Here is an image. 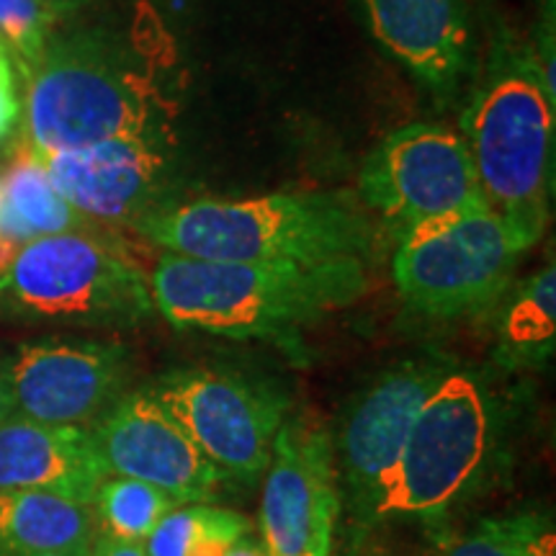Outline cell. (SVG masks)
<instances>
[{
  "mask_svg": "<svg viewBox=\"0 0 556 556\" xmlns=\"http://www.w3.org/2000/svg\"><path fill=\"white\" fill-rule=\"evenodd\" d=\"M163 253L261 266L368 261L377 227L348 191H278L165 204L135 227Z\"/></svg>",
  "mask_w": 556,
  "mask_h": 556,
  "instance_id": "1",
  "label": "cell"
},
{
  "mask_svg": "<svg viewBox=\"0 0 556 556\" xmlns=\"http://www.w3.org/2000/svg\"><path fill=\"white\" fill-rule=\"evenodd\" d=\"M458 131L490 212L533 248L552 217L556 93L541 78L531 45L495 34Z\"/></svg>",
  "mask_w": 556,
  "mask_h": 556,
  "instance_id": "2",
  "label": "cell"
},
{
  "mask_svg": "<svg viewBox=\"0 0 556 556\" xmlns=\"http://www.w3.org/2000/svg\"><path fill=\"white\" fill-rule=\"evenodd\" d=\"M150 278L152 304L173 328L235 340H287L368 287L364 261L261 266L163 253Z\"/></svg>",
  "mask_w": 556,
  "mask_h": 556,
  "instance_id": "3",
  "label": "cell"
},
{
  "mask_svg": "<svg viewBox=\"0 0 556 556\" xmlns=\"http://www.w3.org/2000/svg\"><path fill=\"white\" fill-rule=\"evenodd\" d=\"M163 129L165 99L155 67L119 34H67L29 67L24 142L39 157Z\"/></svg>",
  "mask_w": 556,
  "mask_h": 556,
  "instance_id": "4",
  "label": "cell"
},
{
  "mask_svg": "<svg viewBox=\"0 0 556 556\" xmlns=\"http://www.w3.org/2000/svg\"><path fill=\"white\" fill-rule=\"evenodd\" d=\"M495 448V409L475 374L451 368L417 413L364 523H438L475 490Z\"/></svg>",
  "mask_w": 556,
  "mask_h": 556,
  "instance_id": "5",
  "label": "cell"
},
{
  "mask_svg": "<svg viewBox=\"0 0 556 556\" xmlns=\"http://www.w3.org/2000/svg\"><path fill=\"white\" fill-rule=\"evenodd\" d=\"M152 312L150 278L90 229L26 242L0 276V315L75 325H137Z\"/></svg>",
  "mask_w": 556,
  "mask_h": 556,
  "instance_id": "6",
  "label": "cell"
},
{
  "mask_svg": "<svg viewBox=\"0 0 556 556\" xmlns=\"http://www.w3.org/2000/svg\"><path fill=\"white\" fill-rule=\"evenodd\" d=\"M526 250L495 212L477 208L402 232L392 278L402 302L417 315L469 317L505 296Z\"/></svg>",
  "mask_w": 556,
  "mask_h": 556,
  "instance_id": "7",
  "label": "cell"
},
{
  "mask_svg": "<svg viewBox=\"0 0 556 556\" xmlns=\"http://www.w3.org/2000/svg\"><path fill=\"white\" fill-rule=\"evenodd\" d=\"M358 201L397 229L490 208L462 131L415 122L381 139L358 173Z\"/></svg>",
  "mask_w": 556,
  "mask_h": 556,
  "instance_id": "8",
  "label": "cell"
},
{
  "mask_svg": "<svg viewBox=\"0 0 556 556\" xmlns=\"http://www.w3.org/2000/svg\"><path fill=\"white\" fill-rule=\"evenodd\" d=\"M148 392L180 422L225 479L253 484L270 462L289 402L274 387L227 368H176Z\"/></svg>",
  "mask_w": 556,
  "mask_h": 556,
  "instance_id": "9",
  "label": "cell"
},
{
  "mask_svg": "<svg viewBox=\"0 0 556 556\" xmlns=\"http://www.w3.org/2000/svg\"><path fill=\"white\" fill-rule=\"evenodd\" d=\"M451 368L446 358H407L381 371L348 402L332 451L336 475L343 477L348 505L358 520L366 518L379 486L397 464L420 407Z\"/></svg>",
  "mask_w": 556,
  "mask_h": 556,
  "instance_id": "10",
  "label": "cell"
},
{
  "mask_svg": "<svg viewBox=\"0 0 556 556\" xmlns=\"http://www.w3.org/2000/svg\"><path fill=\"white\" fill-rule=\"evenodd\" d=\"M50 180L83 217L137 227L168 201L173 150L168 131L114 137L41 157Z\"/></svg>",
  "mask_w": 556,
  "mask_h": 556,
  "instance_id": "11",
  "label": "cell"
},
{
  "mask_svg": "<svg viewBox=\"0 0 556 556\" xmlns=\"http://www.w3.org/2000/svg\"><path fill=\"white\" fill-rule=\"evenodd\" d=\"M5 377L13 415L90 428L124 394L129 353L101 340H34L5 361Z\"/></svg>",
  "mask_w": 556,
  "mask_h": 556,
  "instance_id": "12",
  "label": "cell"
},
{
  "mask_svg": "<svg viewBox=\"0 0 556 556\" xmlns=\"http://www.w3.org/2000/svg\"><path fill=\"white\" fill-rule=\"evenodd\" d=\"M90 435L109 477L148 482L178 505L208 503L225 482V475L148 389L122 394L90 426Z\"/></svg>",
  "mask_w": 556,
  "mask_h": 556,
  "instance_id": "13",
  "label": "cell"
},
{
  "mask_svg": "<svg viewBox=\"0 0 556 556\" xmlns=\"http://www.w3.org/2000/svg\"><path fill=\"white\" fill-rule=\"evenodd\" d=\"M368 31L428 96L448 106L475 80L479 47L467 0H361Z\"/></svg>",
  "mask_w": 556,
  "mask_h": 556,
  "instance_id": "14",
  "label": "cell"
},
{
  "mask_svg": "<svg viewBox=\"0 0 556 556\" xmlns=\"http://www.w3.org/2000/svg\"><path fill=\"white\" fill-rule=\"evenodd\" d=\"M263 477V546L268 556H299L319 500L338 486L332 433L304 415L287 417L274 438Z\"/></svg>",
  "mask_w": 556,
  "mask_h": 556,
  "instance_id": "15",
  "label": "cell"
},
{
  "mask_svg": "<svg viewBox=\"0 0 556 556\" xmlns=\"http://www.w3.org/2000/svg\"><path fill=\"white\" fill-rule=\"evenodd\" d=\"M109 477L86 426H52L24 415L0 422V490L50 492L93 505Z\"/></svg>",
  "mask_w": 556,
  "mask_h": 556,
  "instance_id": "16",
  "label": "cell"
},
{
  "mask_svg": "<svg viewBox=\"0 0 556 556\" xmlns=\"http://www.w3.org/2000/svg\"><path fill=\"white\" fill-rule=\"evenodd\" d=\"M93 505L31 490H0V548L24 554L86 552L99 528Z\"/></svg>",
  "mask_w": 556,
  "mask_h": 556,
  "instance_id": "17",
  "label": "cell"
},
{
  "mask_svg": "<svg viewBox=\"0 0 556 556\" xmlns=\"http://www.w3.org/2000/svg\"><path fill=\"white\" fill-rule=\"evenodd\" d=\"M556 351V268L548 263L505 291L495 356L507 368L544 366Z\"/></svg>",
  "mask_w": 556,
  "mask_h": 556,
  "instance_id": "18",
  "label": "cell"
},
{
  "mask_svg": "<svg viewBox=\"0 0 556 556\" xmlns=\"http://www.w3.org/2000/svg\"><path fill=\"white\" fill-rule=\"evenodd\" d=\"M0 184L11 217L26 242L47 235L90 229V219L70 206L54 189L41 157L26 142L13 150L9 168L0 173Z\"/></svg>",
  "mask_w": 556,
  "mask_h": 556,
  "instance_id": "19",
  "label": "cell"
},
{
  "mask_svg": "<svg viewBox=\"0 0 556 556\" xmlns=\"http://www.w3.org/2000/svg\"><path fill=\"white\" fill-rule=\"evenodd\" d=\"M173 507H178L176 500L157 486L129 477H106L93 500L99 531L129 544H142Z\"/></svg>",
  "mask_w": 556,
  "mask_h": 556,
  "instance_id": "20",
  "label": "cell"
},
{
  "mask_svg": "<svg viewBox=\"0 0 556 556\" xmlns=\"http://www.w3.org/2000/svg\"><path fill=\"white\" fill-rule=\"evenodd\" d=\"M441 556H556L554 518L533 510L486 518Z\"/></svg>",
  "mask_w": 556,
  "mask_h": 556,
  "instance_id": "21",
  "label": "cell"
},
{
  "mask_svg": "<svg viewBox=\"0 0 556 556\" xmlns=\"http://www.w3.org/2000/svg\"><path fill=\"white\" fill-rule=\"evenodd\" d=\"M217 528L250 531V523L240 513L227 510V507L208 503L178 505L152 528L150 536L142 541V548L148 556H186L201 533L217 531Z\"/></svg>",
  "mask_w": 556,
  "mask_h": 556,
  "instance_id": "22",
  "label": "cell"
},
{
  "mask_svg": "<svg viewBox=\"0 0 556 556\" xmlns=\"http://www.w3.org/2000/svg\"><path fill=\"white\" fill-rule=\"evenodd\" d=\"M54 16L39 0H0V37L34 67L50 45Z\"/></svg>",
  "mask_w": 556,
  "mask_h": 556,
  "instance_id": "23",
  "label": "cell"
},
{
  "mask_svg": "<svg viewBox=\"0 0 556 556\" xmlns=\"http://www.w3.org/2000/svg\"><path fill=\"white\" fill-rule=\"evenodd\" d=\"M340 513V492L338 486H332L330 492H325V497L319 500L315 516H312L309 536L299 556H332V536H336V520Z\"/></svg>",
  "mask_w": 556,
  "mask_h": 556,
  "instance_id": "24",
  "label": "cell"
},
{
  "mask_svg": "<svg viewBox=\"0 0 556 556\" xmlns=\"http://www.w3.org/2000/svg\"><path fill=\"white\" fill-rule=\"evenodd\" d=\"M250 531H235V528H217V531H206L193 541L186 556H227V548L235 541L248 536Z\"/></svg>",
  "mask_w": 556,
  "mask_h": 556,
  "instance_id": "25",
  "label": "cell"
},
{
  "mask_svg": "<svg viewBox=\"0 0 556 556\" xmlns=\"http://www.w3.org/2000/svg\"><path fill=\"white\" fill-rule=\"evenodd\" d=\"M88 556H148L144 554L142 544H129V541L114 539L109 533H96L93 541H90Z\"/></svg>",
  "mask_w": 556,
  "mask_h": 556,
  "instance_id": "26",
  "label": "cell"
},
{
  "mask_svg": "<svg viewBox=\"0 0 556 556\" xmlns=\"http://www.w3.org/2000/svg\"><path fill=\"white\" fill-rule=\"evenodd\" d=\"M18 119V101L13 86H0V139L9 135Z\"/></svg>",
  "mask_w": 556,
  "mask_h": 556,
  "instance_id": "27",
  "label": "cell"
},
{
  "mask_svg": "<svg viewBox=\"0 0 556 556\" xmlns=\"http://www.w3.org/2000/svg\"><path fill=\"white\" fill-rule=\"evenodd\" d=\"M227 556H268V552H266V546H263L261 539H253L248 533V536L238 539L232 546L227 548Z\"/></svg>",
  "mask_w": 556,
  "mask_h": 556,
  "instance_id": "28",
  "label": "cell"
},
{
  "mask_svg": "<svg viewBox=\"0 0 556 556\" xmlns=\"http://www.w3.org/2000/svg\"><path fill=\"white\" fill-rule=\"evenodd\" d=\"M39 3L45 5L54 18H60V16H70V13H78L80 9H86V5L93 3V0H39Z\"/></svg>",
  "mask_w": 556,
  "mask_h": 556,
  "instance_id": "29",
  "label": "cell"
},
{
  "mask_svg": "<svg viewBox=\"0 0 556 556\" xmlns=\"http://www.w3.org/2000/svg\"><path fill=\"white\" fill-rule=\"evenodd\" d=\"M11 415H13V400L9 389V377H5V364L0 361V422Z\"/></svg>",
  "mask_w": 556,
  "mask_h": 556,
  "instance_id": "30",
  "label": "cell"
},
{
  "mask_svg": "<svg viewBox=\"0 0 556 556\" xmlns=\"http://www.w3.org/2000/svg\"><path fill=\"white\" fill-rule=\"evenodd\" d=\"M0 86H11V65L3 47H0Z\"/></svg>",
  "mask_w": 556,
  "mask_h": 556,
  "instance_id": "31",
  "label": "cell"
},
{
  "mask_svg": "<svg viewBox=\"0 0 556 556\" xmlns=\"http://www.w3.org/2000/svg\"><path fill=\"white\" fill-rule=\"evenodd\" d=\"M0 556H88L86 552H54V554H24V552H9V548H0Z\"/></svg>",
  "mask_w": 556,
  "mask_h": 556,
  "instance_id": "32",
  "label": "cell"
}]
</instances>
